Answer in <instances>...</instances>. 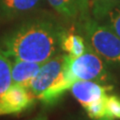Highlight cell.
I'll use <instances>...</instances> for the list:
<instances>
[{"instance_id":"obj_1","label":"cell","mask_w":120,"mask_h":120,"mask_svg":"<svg viewBox=\"0 0 120 120\" xmlns=\"http://www.w3.org/2000/svg\"><path fill=\"white\" fill-rule=\"evenodd\" d=\"M64 29L50 18H31L0 36V50L10 59L44 63L61 50Z\"/></svg>"},{"instance_id":"obj_2","label":"cell","mask_w":120,"mask_h":120,"mask_svg":"<svg viewBox=\"0 0 120 120\" xmlns=\"http://www.w3.org/2000/svg\"><path fill=\"white\" fill-rule=\"evenodd\" d=\"M65 54L58 53L41 65L29 85V90L45 107H52L69 91L70 84L64 75Z\"/></svg>"},{"instance_id":"obj_3","label":"cell","mask_w":120,"mask_h":120,"mask_svg":"<svg viewBox=\"0 0 120 120\" xmlns=\"http://www.w3.org/2000/svg\"><path fill=\"white\" fill-rule=\"evenodd\" d=\"M77 27L88 46L109 67L120 70V37L90 14L77 21Z\"/></svg>"},{"instance_id":"obj_4","label":"cell","mask_w":120,"mask_h":120,"mask_svg":"<svg viewBox=\"0 0 120 120\" xmlns=\"http://www.w3.org/2000/svg\"><path fill=\"white\" fill-rule=\"evenodd\" d=\"M64 75L70 86L78 80H90L112 85L114 81L109 66L88 46L82 55L71 57L65 54Z\"/></svg>"},{"instance_id":"obj_5","label":"cell","mask_w":120,"mask_h":120,"mask_svg":"<svg viewBox=\"0 0 120 120\" xmlns=\"http://www.w3.org/2000/svg\"><path fill=\"white\" fill-rule=\"evenodd\" d=\"M36 101L29 88L12 84L0 96V116L24 113L34 107Z\"/></svg>"},{"instance_id":"obj_6","label":"cell","mask_w":120,"mask_h":120,"mask_svg":"<svg viewBox=\"0 0 120 120\" xmlns=\"http://www.w3.org/2000/svg\"><path fill=\"white\" fill-rule=\"evenodd\" d=\"M113 89L112 85L102 84L90 80H78L74 82L69 91L82 107L102 98Z\"/></svg>"},{"instance_id":"obj_7","label":"cell","mask_w":120,"mask_h":120,"mask_svg":"<svg viewBox=\"0 0 120 120\" xmlns=\"http://www.w3.org/2000/svg\"><path fill=\"white\" fill-rule=\"evenodd\" d=\"M60 16L69 21H78L89 15V0H46Z\"/></svg>"},{"instance_id":"obj_8","label":"cell","mask_w":120,"mask_h":120,"mask_svg":"<svg viewBox=\"0 0 120 120\" xmlns=\"http://www.w3.org/2000/svg\"><path fill=\"white\" fill-rule=\"evenodd\" d=\"M43 0H0V23L12 21L34 11Z\"/></svg>"},{"instance_id":"obj_9","label":"cell","mask_w":120,"mask_h":120,"mask_svg":"<svg viewBox=\"0 0 120 120\" xmlns=\"http://www.w3.org/2000/svg\"><path fill=\"white\" fill-rule=\"evenodd\" d=\"M92 17L109 27L120 37V2L92 3Z\"/></svg>"},{"instance_id":"obj_10","label":"cell","mask_w":120,"mask_h":120,"mask_svg":"<svg viewBox=\"0 0 120 120\" xmlns=\"http://www.w3.org/2000/svg\"><path fill=\"white\" fill-rule=\"evenodd\" d=\"M43 63L26 61L20 59H11V76L12 83L29 88L33 78L38 73Z\"/></svg>"},{"instance_id":"obj_11","label":"cell","mask_w":120,"mask_h":120,"mask_svg":"<svg viewBox=\"0 0 120 120\" xmlns=\"http://www.w3.org/2000/svg\"><path fill=\"white\" fill-rule=\"evenodd\" d=\"M60 49L71 57H77L88 49V44L80 33L64 29L60 39Z\"/></svg>"},{"instance_id":"obj_12","label":"cell","mask_w":120,"mask_h":120,"mask_svg":"<svg viewBox=\"0 0 120 120\" xmlns=\"http://www.w3.org/2000/svg\"><path fill=\"white\" fill-rule=\"evenodd\" d=\"M12 85L11 59L0 50V96Z\"/></svg>"},{"instance_id":"obj_13","label":"cell","mask_w":120,"mask_h":120,"mask_svg":"<svg viewBox=\"0 0 120 120\" xmlns=\"http://www.w3.org/2000/svg\"><path fill=\"white\" fill-rule=\"evenodd\" d=\"M83 109L90 120H115L108 114L105 106V95L98 100L90 103Z\"/></svg>"},{"instance_id":"obj_14","label":"cell","mask_w":120,"mask_h":120,"mask_svg":"<svg viewBox=\"0 0 120 120\" xmlns=\"http://www.w3.org/2000/svg\"><path fill=\"white\" fill-rule=\"evenodd\" d=\"M105 106L108 114L113 119H120V96L116 94L105 95Z\"/></svg>"},{"instance_id":"obj_15","label":"cell","mask_w":120,"mask_h":120,"mask_svg":"<svg viewBox=\"0 0 120 120\" xmlns=\"http://www.w3.org/2000/svg\"><path fill=\"white\" fill-rule=\"evenodd\" d=\"M90 4L92 3H115V2H120V0H91Z\"/></svg>"},{"instance_id":"obj_16","label":"cell","mask_w":120,"mask_h":120,"mask_svg":"<svg viewBox=\"0 0 120 120\" xmlns=\"http://www.w3.org/2000/svg\"><path fill=\"white\" fill-rule=\"evenodd\" d=\"M30 120H48V119H47V117L44 114H38L37 116H35L34 118H32Z\"/></svg>"},{"instance_id":"obj_17","label":"cell","mask_w":120,"mask_h":120,"mask_svg":"<svg viewBox=\"0 0 120 120\" xmlns=\"http://www.w3.org/2000/svg\"><path fill=\"white\" fill-rule=\"evenodd\" d=\"M68 120H89V119L86 117H83L82 115H78V116H72V117L69 118Z\"/></svg>"}]
</instances>
